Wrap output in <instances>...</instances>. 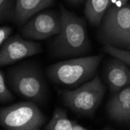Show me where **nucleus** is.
Returning a JSON list of instances; mask_svg holds the SVG:
<instances>
[{"label": "nucleus", "mask_w": 130, "mask_h": 130, "mask_svg": "<svg viewBox=\"0 0 130 130\" xmlns=\"http://www.w3.org/2000/svg\"><path fill=\"white\" fill-rule=\"evenodd\" d=\"M46 117L33 101L19 102L0 110V125L8 130H38Z\"/></svg>", "instance_id": "39448f33"}, {"label": "nucleus", "mask_w": 130, "mask_h": 130, "mask_svg": "<svg viewBox=\"0 0 130 130\" xmlns=\"http://www.w3.org/2000/svg\"><path fill=\"white\" fill-rule=\"evenodd\" d=\"M106 90L100 77L95 76L73 90L62 92L65 104L78 115H91L101 104Z\"/></svg>", "instance_id": "20e7f679"}, {"label": "nucleus", "mask_w": 130, "mask_h": 130, "mask_svg": "<svg viewBox=\"0 0 130 130\" xmlns=\"http://www.w3.org/2000/svg\"><path fill=\"white\" fill-rule=\"evenodd\" d=\"M111 0H87L84 13L88 21L93 26H98L110 8Z\"/></svg>", "instance_id": "ddd939ff"}, {"label": "nucleus", "mask_w": 130, "mask_h": 130, "mask_svg": "<svg viewBox=\"0 0 130 130\" xmlns=\"http://www.w3.org/2000/svg\"><path fill=\"white\" fill-rule=\"evenodd\" d=\"M66 1H68L69 3H72V4H79V3L80 4L84 2V0H66Z\"/></svg>", "instance_id": "6ab92c4d"}, {"label": "nucleus", "mask_w": 130, "mask_h": 130, "mask_svg": "<svg viewBox=\"0 0 130 130\" xmlns=\"http://www.w3.org/2000/svg\"><path fill=\"white\" fill-rule=\"evenodd\" d=\"M46 130H87L84 126L69 119L66 111L60 107L56 108L52 119L44 127Z\"/></svg>", "instance_id": "f8f14e48"}, {"label": "nucleus", "mask_w": 130, "mask_h": 130, "mask_svg": "<svg viewBox=\"0 0 130 130\" xmlns=\"http://www.w3.org/2000/svg\"><path fill=\"white\" fill-rule=\"evenodd\" d=\"M125 48H130V29H129V31L128 33L127 38H126V41H125Z\"/></svg>", "instance_id": "a211bd4d"}, {"label": "nucleus", "mask_w": 130, "mask_h": 130, "mask_svg": "<svg viewBox=\"0 0 130 130\" xmlns=\"http://www.w3.org/2000/svg\"><path fill=\"white\" fill-rule=\"evenodd\" d=\"M104 51L107 54H108L113 57L120 58V59H122V61L126 62L130 66V52L129 51H126V50H124L122 48H116V47L111 46L108 44H104Z\"/></svg>", "instance_id": "2eb2a0df"}, {"label": "nucleus", "mask_w": 130, "mask_h": 130, "mask_svg": "<svg viewBox=\"0 0 130 130\" xmlns=\"http://www.w3.org/2000/svg\"><path fill=\"white\" fill-rule=\"evenodd\" d=\"M14 99L13 94L9 90L6 83V79L3 71L0 73V101L3 104L10 102Z\"/></svg>", "instance_id": "dca6fc26"}, {"label": "nucleus", "mask_w": 130, "mask_h": 130, "mask_svg": "<svg viewBox=\"0 0 130 130\" xmlns=\"http://www.w3.org/2000/svg\"><path fill=\"white\" fill-rule=\"evenodd\" d=\"M129 29L130 4L111 6L101 21L99 37L104 44L125 48Z\"/></svg>", "instance_id": "423d86ee"}, {"label": "nucleus", "mask_w": 130, "mask_h": 130, "mask_svg": "<svg viewBox=\"0 0 130 130\" xmlns=\"http://www.w3.org/2000/svg\"><path fill=\"white\" fill-rule=\"evenodd\" d=\"M130 122V108H129V112H128V119H127V122Z\"/></svg>", "instance_id": "aec40b11"}, {"label": "nucleus", "mask_w": 130, "mask_h": 130, "mask_svg": "<svg viewBox=\"0 0 130 130\" xmlns=\"http://www.w3.org/2000/svg\"><path fill=\"white\" fill-rule=\"evenodd\" d=\"M130 108V85L115 93L108 101L107 111L111 119L118 122H127Z\"/></svg>", "instance_id": "9d476101"}, {"label": "nucleus", "mask_w": 130, "mask_h": 130, "mask_svg": "<svg viewBox=\"0 0 130 130\" xmlns=\"http://www.w3.org/2000/svg\"><path fill=\"white\" fill-rule=\"evenodd\" d=\"M42 48L39 43L30 40H25L16 34L7 39L1 45L0 49V66H6L13 64L41 52Z\"/></svg>", "instance_id": "6e6552de"}, {"label": "nucleus", "mask_w": 130, "mask_h": 130, "mask_svg": "<svg viewBox=\"0 0 130 130\" xmlns=\"http://www.w3.org/2000/svg\"><path fill=\"white\" fill-rule=\"evenodd\" d=\"M16 0H0V18L1 20H14Z\"/></svg>", "instance_id": "4468645a"}, {"label": "nucleus", "mask_w": 130, "mask_h": 130, "mask_svg": "<svg viewBox=\"0 0 130 130\" xmlns=\"http://www.w3.org/2000/svg\"><path fill=\"white\" fill-rule=\"evenodd\" d=\"M62 28L52 40V49L58 57H75L87 53L90 48L84 20L61 7Z\"/></svg>", "instance_id": "f257e3e1"}, {"label": "nucleus", "mask_w": 130, "mask_h": 130, "mask_svg": "<svg viewBox=\"0 0 130 130\" xmlns=\"http://www.w3.org/2000/svg\"><path fill=\"white\" fill-rule=\"evenodd\" d=\"M13 32V28L9 26H3L0 28V44L3 45L5 41L9 38V36Z\"/></svg>", "instance_id": "f3484780"}, {"label": "nucleus", "mask_w": 130, "mask_h": 130, "mask_svg": "<svg viewBox=\"0 0 130 130\" xmlns=\"http://www.w3.org/2000/svg\"><path fill=\"white\" fill-rule=\"evenodd\" d=\"M128 65L120 58L114 57L106 69V79L111 91L119 92L130 85V69Z\"/></svg>", "instance_id": "1a4fd4ad"}, {"label": "nucleus", "mask_w": 130, "mask_h": 130, "mask_svg": "<svg viewBox=\"0 0 130 130\" xmlns=\"http://www.w3.org/2000/svg\"><path fill=\"white\" fill-rule=\"evenodd\" d=\"M123 2H126V1H128V0H122Z\"/></svg>", "instance_id": "412c9836"}, {"label": "nucleus", "mask_w": 130, "mask_h": 130, "mask_svg": "<svg viewBox=\"0 0 130 130\" xmlns=\"http://www.w3.org/2000/svg\"><path fill=\"white\" fill-rule=\"evenodd\" d=\"M102 58V55H93L71 58L50 66L46 73L54 84L76 87L94 77Z\"/></svg>", "instance_id": "f03ea898"}, {"label": "nucleus", "mask_w": 130, "mask_h": 130, "mask_svg": "<svg viewBox=\"0 0 130 130\" xmlns=\"http://www.w3.org/2000/svg\"><path fill=\"white\" fill-rule=\"evenodd\" d=\"M55 0H16L14 21L21 26L41 10L53 5Z\"/></svg>", "instance_id": "9b49d317"}, {"label": "nucleus", "mask_w": 130, "mask_h": 130, "mask_svg": "<svg viewBox=\"0 0 130 130\" xmlns=\"http://www.w3.org/2000/svg\"><path fill=\"white\" fill-rule=\"evenodd\" d=\"M62 17L56 12L44 11L34 16L20 29L23 38L44 40L56 36L61 31Z\"/></svg>", "instance_id": "0eeeda50"}, {"label": "nucleus", "mask_w": 130, "mask_h": 130, "mask_svg": "<svg viewBox=\"0 0 130 130\" xmlns=\"http://www.w3.org/2000/svg\"><path fill=\"white\" fill-rule=\"evenodd\" d=\"M7 81L11 90L20 98L41 104L45 102L48 88L36 66L23 63L9 69Z\"/></svg>", "instance_id": "7ed1b4c3"}]
</instances>
